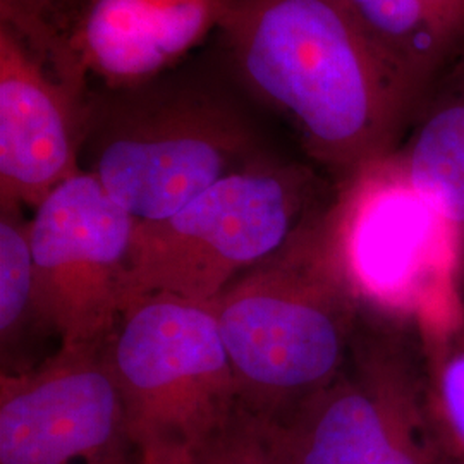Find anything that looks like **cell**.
<instances>
[{"instance_id": "cell-13", "label": "cell", "mask_w": 464, "mask_h": 464, "mask_svg": "<svg viewBox=\"0 0 464 464\" xmlns=\"http://www.w3.org/2000/svg\"><path fill=\"white\" fill-rule=\"evenodd\" d=\"M418 99L464 49V0H344Z\"/></svg>"}, {"instance_id": "cell-8", "label": "cell", "mask_w": 464, "mask_h": 464, "mask_svg": "<svg viewBox=\"0 0 464 464\" xmlns=\"http://www.w3.org/2000/svg\"><path fill=\"white\" fill-rule=\"evenodd\" d=\"M34 312L61 348L102 349L128 306L136 220L80 170L34 210Z\"/></svg>"}, {"instance_id": "cell-15", "label": "cell", "mask_w": 464, "mask_h": 464, "mask_svg": "<svg viewBox=\"0 0 464 464\" xmlns=\"http://www.w3.org/2000/svg\"><path fill=\"white\" fill-rule=\"evenodd\" d=\"M184 464H282L260 418L237 410L236 415Z\"/></svg>"}, {"instance_id": "cell-16", "label": "cell", "mask_w": 464, "mask_h": 464, "mask_svg": "<svg viewBox=\"0 0 464 464\" xmlns=\"http://www.w3.org/2000/svg\"><path fill=\"white\" fill-rule=\"evenodd\" d=\"M0 23L14 28L55 66L63 34L61 0H0Z\"/></svg>"}, {"instance_id": "cell-1", "label": "cell", "mask_w": 464, "mask_h": 464, "mask_svg": "<svg viewBox=\"0 0 464 464\" xmlns=\"http://www.w3.org/2000/svg\"><path fill=\"white\" fill-rule=\"evenodd\" d=\"M218 34L237 83L337 184L404 141L418 99L344 0H234Z\"/></svg>"}, {"instance_id": "cell-17", "label": "cell", "mask_w": 464, "mask_h": 464, "mask_svg": "<svg viewBox=\"0 0 464 464\" xmlns=\"http://www.w3.org/2000/svg\"><path fill=\"white\" fill-rule=\"evenodd\" d=\"M440 415L464 450V335L431 360Z\"/></svg>"}, {"instance_id": "cell-10", "label": "cell", "mask_w": 464, "mask_h": 464, "mask_svg": "<svg viewBox=\"0 0 464 464\" xmlns=\"http://www.w3.org/2000/svg\"><path fill=\"white\" fill-rule=\"evenodd\" d=\"M234 0H82L67 19L55 72L78 93L149 83L220 32Z\"/></svg>"}, {"instance_id": "cell-4", "label": "cell", "mask_w": 464, "mask_h": 464, "mask_svg": "<svg viewBox=\"0 0 464 464\" xmlns=\"http://www.w3.org/2000/svg\"><path fill=\"white\" fill-rule=\"evenodd\" d=\"M262 421L282 464H464L423 339L366 312L341 373L287 415Z\"/></svg>"}, {"instance_id": "cell-11", "label": "cell", "mask_w": 464, "mask_h": 464, "mask_svg": "<svg viewBox=\"0 0 464 464\" xmlns=\"http://www.w3.org/2000/svg\"><path fill=\"white\" fill-rule=\"evenodd\" d=\"M86 100L0 23V212L34 210L82 170Z\"/></svg>"}, {"instance_id": "cell-9", "label": "cell", "mask_w": 464, "mask_h": 464, "mask_svg": "<svg viewBox=\"0 0 464 464\" xmlns=\"http://www.w3.org/2000/svg\"><path fill=\"white\" fill-rule=\"evenodd\" d=\"M103 348L2 372L0 464H141Z\"/></svg>"}, {"instance_id": "cell-7", "label": "cell", "mask_w": 464, "mask_h": 464, "mask_svg": "<svg viewBox=\"0 0 464 464\" xmlns=\"http://www.w3.org/2000/svg\"><path fill=\"white\" fill-rule=\"evenodd\" d=\"M103 353L141 464L186 463L239 410L207 303L169 295L131 299Z\"/></svg>"}, {"instance_id": "cell-2", "label": "cell", "mask_w": 464, "mask_h": 464, "mask_svg": "<svg viewBox=\"0 0 464 464\" xmlns=\"http://www.w3.org/2000/svg\"><path fill=\"white\" fill-rule=\"evenodd\" d=\"M329 218L207 303L234 372L239 408L255 418L287 415L348 363L365 310L334 255Z\"/></svg>"}, {"instance_id": "cell-3", "label": "cell", "mask_w": 464, "mask_h": 464, "mask_svg": "<svg viewBox=\"0 0 464 464\" xmlns=\"http://www.w3.org/2000/svg\"><path fill=\"white\" fill-rule=\"evenodd\" d=\"M167 74L86 100L82 169L136 222L174 216L222 178L270 157L236 100Z\"/></svg>"}, {"instance_id": "cell-12", "label": "cell", "mask_w": 464, "mask_h": 464, "mask_svg": "<svg viewBox=\"0 0 464 464\" xmlns=\"http://www.w3.org/2000/svg\"><path fill=\"white\" fill-rule=\"evenodd\" d=\"M396 157L416 191L464 241V49L420 99Z\"/></svg>"}, {"instance_id": "cell-18", "label": "cell", "mask_w": 464, "mask_h": 464, "mask_svg": "<svg viewBox=\"0 0 464 464\" xmlns=\"http://www.w3.org/2000/svg\"><path fill=\"white\" fill-rule=\"evenodd\" d=\"M82 0H61V11H63V34H64V28H66L67 19L71 16V13L78 7ZM63 38V34H61Z\"/></svg>"}, {"instance_id": "cell-6", "label": "cell", "mask_w": 464, "mask_h": 464, "mask_svg": "<svg viewBox=\"0 0 464 464\" xmlns=\"http://www.w3.org/2000/svg\"><path fill=\"white\" fill-rule=\"evenodd\" d=\"M337 189L314 167L270 155L222 178L174 216L136 222L130 301L145 295L214 301L246 270L322 226Z\"/></svg>"}, {"instance_id": "cell-14", "label": "cell", "mask_w": 464, "mask_h": 464, "mask_svg": "<svg viewBox=\"0 0 464 464\" xmlns=\"http://www.w3.org/2000/svg\"><path fill=\"white\" fill-rule=\"evenodd\" d=\"M28 327H38L30 220L23 212H0V344L16 348Z\"/></svg>"}, {"instance_id": "cell-5", "label": "cell", "mask_w": 464, "mask_h": 464, "mask_svg": "<svg viewBox=\"0 0 464 464\" xmlns=\"http://www.w3.org/2000/svg\"><path fill=\"white\" fill-rule=\"evenodd\" d=\"M332 249L370 315L418 332L431 360L464 335V241L396 151L339 184Z\"/></svg>"}]
</instances>
